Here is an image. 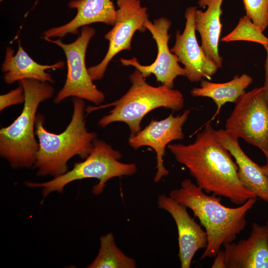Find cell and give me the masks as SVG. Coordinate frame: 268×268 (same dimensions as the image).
I'll list each match as a JSON object with an SVG mask.
<instances>
[{"label": "cell", "mask_w": 268, "mask_h": 268, "mask_svg": "<svg viewBox=\"0 0 268 268\" xmlns=\"http://www.w3.org/2000/svg\"><path fill=\"white\" fill-rule=\"evenodd\" d=\"M167 148L206 193L225 197L238 205L249 199L257 198L241 183L235 162L218 141L210 123L197 134L193 143L169 144Z\"/></svg>", "instance_id": "obj_1"}, {"label": "cell", "mask_w": 268, "mask_h": 268, "mask_svg": "<svg viewBox=\"0 0 268 268\" xmlns=\"http://www.w3.org/2000/svg\"><path fill=\"white\" fill-rule=\"evenodd\" d=\"M169 196L191 209L205 229L207 245L201 260L215 257L222 246L235 241L245 228L247 213L257 201L251 198L239 206L227 207L221 203V197L208 195L189 179L184 180Z\"/></svg>", "instance_id": "obj_2"}, {"label": "cell", "mask_w": 268, "mask_h": 268, "mask_svg": "<svg viewBox=\"0 0 268 268\" xmlns=\"http://www.w3.org/2000/svg\"><path fill=\"white\" fill-rule=\"evenodd\" d=\"M73 113L66 129L61 133L49 132L44 127V116L38 113L35 121V134L39 150L33 168L39 177H56L68 171V161L73 156L85 159L93 147L97 138L94 132H89L84 120L85 103L84 99L72 98Z\"/></svg>", "instance_id": "obj_3"}, {"label": "cell", "mask_w": 268, "mask_h": 268, "mask_svg": "<svg viewBox=\"0 0 268 268\" xmlns=\"http://www.w3.org/2000/svg\"><path fill=\"white\" fill-rule=\"evenodd\" d=\"M19 82L25 94L23 109L11 125L0 130V155L15 169L33 167L39 147L34 129L37 109L55 92L48 82L31 79Z\"/></svg>", "instance_id": "obj_4"}, {"label": "cell", "mask_w": 268, "mask_h": 268, "mask_svg": "<svg viewBox=\"0 0 268 268\" xmlns=\"http://www.w3.org/2000/svg\"><path fill=\"white\" fill-rule=\"evenodd\" d=\"M129 78L132 86L120 99L98 107L88 106L85 108L88 114L98 109L114 106L109 114L100 119L99 126L104 128L114 122H123L128 125L132 137L140 131L142 120L152 110L164 107L178 111L184 107V97L179 90L163 84L151 86L136 69Z\"/></svg>", "instance_id": "obj_5"}, {"label": "cell", "mask_w": 268, "mask_h": 268, "mask_svg": "<svg viewBox=\"0 0 268 268\" xmlns=\"http://www.w3.org/2000/svg\"><path fill=\"white\" fill-rule=\"evenodd\" d=\"M122 155L102 140L96 138L89 155L82 162L75 163L73 168L65 174L42 183L26 182L29 188H42L43 198L53 192L62 193L65 187L76 180L95 178L98 183L92 189L95 195L101 194L106 183L115 177L132 176L137 171L135 163H124L119 161Z\"/></svg>", "instance_id": "obj_6"}, {"label": "cell", "mask_w": 268, "mask_h": 268, "mask_svg": "<svg viewBox=\"0 0 268 268\" xmlns=\"http://www.w3.org/2000/svg\"><path fill=\"white\" fill-rule=\"evenodd\" d=\"M95 33L94 28L85 26L82 27L79 37L69 44L64 43L61 38L44 39L60 47L65 54L67 61V78L63 88L54 98L55 103L59 104L69 97L86 100L95 105H99L104 101V94L93 83L85 64L86 49Z\"/></svg>", "instance_id": "obj_7"}, {"label": "cell", "mask_w": 268, "mask_h": 268, "mask_svg": "<svg viewBox=\"0 0 268 268\" xmlns=\"http://www.w3.org/2000/svg\"><path fill=\"white\" fill-rule=\"evenodd\" d=\"M235 104L225 130L262 151L268 150V104L263 86L246 92Z\"/></svg>", "instance_id": "obj_8"}, {"label": "cell", "mask_w": 268, "mask_h": 268, "mask_svg": "<svg viewBox=\"0 0 268 268\" xmlns=\"http://www.w3.org/2000/svg\"><path fill=\"white\" fill-rule=\"evenodd\" d=\"M117 4L116 22L104 36L109 43L107 52L100 63L88 68L93 80L103 78L109 63L117 54L131 50L132 39L136 31L143 32L146 30L144 24L148 14L140 0H117Z\"/></svg>", "instance_id": "obj_9"}, {"label": "cell", "mask_w": 268, "mask_h": 268, "mask_svg": "<svg viewBox=\"0 0 268 268\" xmlns=\"http://www.w3.org/2000/svg\"><path fill=\"white\" fill-rule=\"evenodd\" d=\"M171 25V22L163 17L154 20L153 22L147 19L144 24V27L150 32L157 45V55L152 64L142 65L135 57L131 59L122 58L120 62L123 66L134 67L144 78L153 74L157 81L173 88L176 78L178 76H185V71L184 67L179 65V58L169 49L170 35L168 34V31Z\"/></svg>", "instance_id": "obj_10"}, {"label": "cell", "mask_w": 268, "mask_h": 268, "mask_svg": "<svg viewBox=\"0 0 268 268\" xmlns=\"http://www.w3.org/2000/svg\"><path fill=\"white\" fill-rule=\"evenodd\" d=\"M196 6L185 11L186 24L182 33L177 30L176 41L170 49L184 66L185 76L191 82H199L203 78L210 79L219 67L200 46L196 35Z\"/></svg>", "instance_id": "obj_11"}, {"label": "cell", "mask_w": 268, "mask_h": 268, "mask_svg": "<svg viewBox=\"0 0 268 268\" xmlns=\"http://www.w3.org/2000/svg\"><path fill=\"white\" fill-rule=\"evenodd\" d=\"M190 113V110L186 109L181 115L174 116L171 114L162 120L152 121L144 129L129 138V144L134 149L147 146L155 150L157 170L154 178L155 183L169 174L163 164L165 148L172 141L184 138L183 127Z\"/></svg>", "instance_id": "obj_12"}, {"label": "cell", "mask_w": 268, "mask_h": 268, "mask_svg": "<svg viewBox=\"0 0 268 268\" xmlns=\"http://www.w3.org/2000/svg\"><path fill=\"white\" fill-rule=\"evenodd\" d=\"M157 204L159 208L169 212L174 219L178 230L180 266L182 268H190L196 252L207 245L205 231L190 216L186 206L169 196L160 195Z\"/></svg>", "instance_id": "obj_13"}, {"label": "cell", "mask_w": 268, "mask_h": 268, "mask_svg": "<svg viewBox=\"0 0 268 268\" xmlns=\"http://www.w3.org/2000/svg\"><path fill=\"white\" fill-rule=\"evenodd\" d=\"M225 268H268V225L252 224L248 238L223 245Z\"/></svg>", "instance_id": "obj_14"}, {"label": "cell", "mask_w": 268, "mask_h": 268, "mask_svg": "<svg viewBox=\"0 0 268 268\" xmlns=\"http://www.w3.org/2000/svg\"><path fill=\"white\" fill-rule=\"evenodd\" d=\"M68 7L75 8V16L67 23L43 32V38H62L67 34H77L80 27L96 22L114 26L117 10L111 0H72Z\"/></svg>", "instance_id": "obj_15"}, {"label": "cell", "mask_w": 268, "mask_h": 268, "mask_svg": "<svg viewBox=\"0 0 268 268\" xmlns=\"http://www.w3.org/2000/svg\"><path fill=\"white\" fill-rule=\"evenodd\" d=\"M215 134L218 141L234 158L243 185L257 198L268 203V178L261 166L244 152L237 137L223 129L215 130Z\"/></svg>", "instance_id": "obj_16"}, {"label": "cell", "mask_w": 268, "mask_h": 268, "mask_svg": "<svg viewBox=\"0 0 268 268\" xmlns=\"http://www.w3.org/2000/svg\"><path fill=\"white\" fill-rule=\"evenodd\" d=\"M223 0H198L199 6L206 9L204 11L197 9L195 16V28L200 35L201 46L219 68L222 67L223 62L218 48L222 27L220 16Z\"/></svg>", "instance_id": "obj_17"}, {"label": "cell", "mask_w": 268, "mask_h": 268, "mask_svg": "<svg viewBox=\"0 0 268 268\" xmlns=\"http://www.w3.org/2000/svg\"><path fill=\"white\" fill-rule=\"evenodd\" d=\"M64 66L65 63L62 61L50 65L38 64L24 51L18 40V48L15 54L11 47H6L1 71L4 73V82L9 84L23 79L54 83L51 75L46 70L62 69Z\"/></svg>", "instance_id": "obj_18"}, {"label": "cell", "mask_w": 268, "mask_h": 268, "mask_svg": "<svg viewBox=\"0 0 268 268\" xmlns=\"http://www.w3.org/2000/svg\"><path fill=\"white\" fill-rule=\"evenodd\" d=\"M201 81L200 87L192 89V96L211 98L217 106V114L225 103H235L245 93V89L253 82V78L243 73L236 75L232 80L223 83L212 82L203 79Z\"/></svg>", "instance_id": "obj_19"}, {"label": "cell", "mask_w": 268, "mask_h": 268, "mask_svg": "<svg viewBox=\"0 0 268 268\" xmlns=\"http://www.w3.org/2000/svg\"><path fill=\"white\" fill-rule=\"evenodd\" d=\"M98 254L87 268H135L136 262L117 247L114 235L109 233L100 238Z\"/></svg>", "instance_id": "obj_20"}, {"label": "cell", "mask_w": 268, "mask_h": 268, "mask_svg": "<svg viewBox=\"0 0 268 268\" xmlns=\"http://www.w3.org/2000/svg\"><path fill=\"white\" fill-rule=\"evenodd\" d=\"M263 31L246 15L241 17L235 28L225 36L221 41L229 42L236 41H246L259 43L264 48L268 46V38Z\"/></svg>", "instance_id": "obj_21"}, {"label": "cell", "mask_w": 268, "mask_h": 268, "mask_svg": "<svg viewBox=\"0 0 268 268\" xmlns=\"http://www.w3.org/2000/svg\"><path fill=\"white\" fill-rule=\"evenodd\" d=\"M246 15L264 31L268 26V0H242Z\"/></svg>", "instance_id": "obj_22"}, {"label": "cell", "mask_w": 268, "mask_h": 268, "mask_svg": "<svg viewBox=\"0 0 268 268\" xmlns=\"http://www.w3.org/2000/svg\"><path fill=\"white\" fill-rule=\"evenodd\" d=\"M25 94L21 85L7 93L0 96V111L12 105L24 103Z\"/></svg>", "instance_id": "obj_23"}, {"label": "cell", "mask_w": 268, "mask_h": 268, "mask_svg": "<svg viewBox=\"0 0 268 268\" xmlns=\"http://www.w3.org/2000/svg\"><path fill=\"white\" fill-rule=\"evenodd\" d=\"M264 48L267 52V57L265 63V82L263 87L265 99L268 104V46Z\"/></svg>", "instance_id": "obj_24"}, {"label": "cell", "mask_w": 268, "mask_h": 268, "mask_svg": "<svg viewBox=\"0 0 268 268\" xmlns=\"http://www.w3.org/2000/svg\"><path fill=\"white\" fill-rule=\"evenodd\" d=\"M215 260L212 265V268H225L224 256L221 249L215 257Z\"/></svg>", "instance_id": "obj_25"}, {"label": "cell", "mask_w": 268, "mask_h": 268, "mask_svg": "<svg viewBox=\"0 0 268 268\" xmlns=\"http://www.w3.org/2000/svg\"><path fill=\"white\" fill-rule=\"evenodd\" d=\"M264 153L266 159V163L263 166H262L261 167L265 173V174L266 175L268 178V150H263L262 151ZM266 224L268 225V220Z\"/></svg>", "instance_id": "obj_26"}, {"label": "cell", "mask_w": 268, "mask_h": 268, "mask_svg": "<svg viewBox=\"0 0 268 268\" xmlns=\"http://www.w3.org/2000/svg\"><path fill=\"white\" fill-rule=\"evenodd\" d=\"M0 0V1H2V0Z\"/></svg>", "instance_id": "obj_27"}]
</instances>
